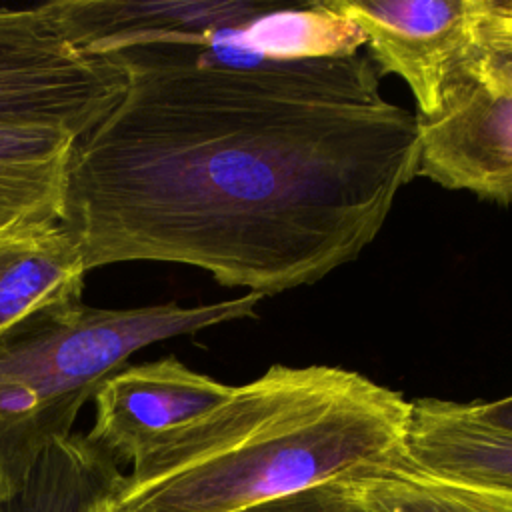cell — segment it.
Listing matches in <instances>:
<instances>
[{"mask_svg": "<svg viewBox=\"0 0 512 512\" xmlns=\"http://www.w3.org/2000/svg\"><path fill=\"white\" fill-rule=\"evenodd\" d=\"M106 58L126 88L74 150L64 218L86 270L186 264L262 296L314 284L416 176L418 116L364 56H264L224 30Z\"/></svg>", "mask_w": 512, "mask_h": 512, "instance_id": "1", "label": "cell"}, {"mask_svg": "<svg viewBox=\"0 0 512 512\" xmlns=\"http://www.w3.org/2000/svg\"><path fill=\"white\" fill-rule=\"evenodd\" d=\"M410 400L338 366L274 364L132 464L124 512H238L406 458Z\"/></svg>", "mask_w": 512, "mask_h": 512, "instance_id": "2", "label": "cell"}, {"mask_svg": "<svg viewBox=\"0 0 512 512\" xmlns=\"http://www.w3.org/2000/svg\"><path fill=\"white\" fill-rule=\"evenodd\" d=\"M262 294L178 306L76 304L0 346V500L16 494L44 450L68 438L80 408L128 358L162 340L254 316Z\"/></svg>", "mask_w": 512, "mask_h": 512, "instance_id": "3", "label": "cell"}, {"mask_svg": "<svg viewBox=\"0 0 512 512\" xmlns=\"http://www.w3.org/2000/svg\"><path fill=\"white\" fill-rule=\"evenodd\" d=\"M124 88V72L74 50L42 6L0 8V122L58 126L82 140Z\"/></svg>", "mask_w": 512, "mask_h": 512, "instance_id": "4", "label": "cell"}, {"mask_svg": "<svg viewBox=\"0 0 512 512\" xmlns=\"http://www.w3.org/2000/svg\"><path fill=\"white\" fill-rule=\"evenodd\" d=\"M338 20L352 24L380 74L400 76L430 118L452 80L466 68L478 34V0H324Z\"/></svg>", "mask_w": 512, "mask_h": 512, "instance_id": "5", "label": "cell"}, {"mask_svg": "<svg viewBox=\"0 0 512 512\" xmlns=\"http://www.w3.org/2000/svg\"><path fill=\"white\" fill-rule=\"evenodd\" d=\"M416 176L482 200L512 202V86L466 68L430 118H418Z\"/></svg>", "mask_w": 512, "mask_h": 512, "instance_id": "6", "label": "cell"}, {"mask_svg": "<svg viewBox=\"0 0 512 512\" xmlns=\"http://www.w3.org/2000/svg\"><path fill=\"white\" fill-rule=\"evenodd\" d=\"M234 386L200 374L174 356L124 366L94 394L96 418L86 434L112 460L136 462L164 438L198 420Z\"/></svg>", "mask_w": 512, "mask_h": 512, "instance_id": "7", "label": "cell"}, {"mask_svg": "<svg viewBox=\"0 0 512 512\" xmlns=\"http://www.w3.org/2000/svg\"><path fill=\"white\" fill-rule=\"evenodd\" d=\"M40 6L74 50L102 58L154 44H210L222 30L268 10L222 0H52Z\"/></svg>", "mask_w": 512, "mask_h": 512, "instance_id": "8", "label": "cell"}, {"mask_svg": "<svg viewBox=\"0 0 512 512\" xmlns=\"http://www.w3.org/2000/svg\"><path fill=\"white\" fill-rule=\"evenodd\" d=\"M84 254L64 222L0 234V346L82 302Z\"/></svg>", "mask_w": 512, "mask_h": 512, "instance_id": "9", "label": "cell"}, {"mask_svg": "<svg viewBox=\"0 0 512 512\" xmlns=\"http://www.w3.org/2000/svg\"><path fill=\"white\" fill-rule=\"evenodd\" d=\"M406 462L444 482L512 492V430L486 420L476 402L410 400Z\"/></svg>", "mask_w": 512, "mask_h": 512, "instance_id": "10", "label": "cell"}, {"mask_svg": "<svg viewBox=\"0 0 512 512\" xmlns=\"http://www.w3.org/2000/svg\"><path fill=\"white\" fill-rule=\"evenodd\" d=\"M78 142L58 126L0 122V234L64 222Z\"/></svg>", "mask_w": 512, "mask_h": 512, "instance_id": "11", "label": "cell"}, {"mask_svg": "<svg viewBox=\"0 0 512 512\" xmlns=\"http://www.w3.org/2000/svg\"><path fill=\"white\" fill-rule=\"evenodd\" d=\"M128 474L86 434L50 444L26 484L0 500V512H98L114 504Z\"/></svg>", "mask_w": 512, "mask_h": 512, "instance_id": "12", "label": "cell"}, {"mask_svg": "<svg viewBox=\"0 0 512 512\" xmlns=\"http://www.w3.org/2000/svg\"><path fill=\"white\" fill-rule=\"evenodd\" d=\"M358 480L386 512H512V492L444 482L412 468L406 458Z\"/></svg>", "mask_w": 512, "mask_h": 512, "instance_id": "13", "label": "cell"}, {"mask_svg": "<svg viewBox=\"0 0 512 512\" xmlns=\"http://www.w3.org/2000/svg\"><path fill=\"white\" fill-rule=\"evenodd\" d=\"M468 70L512 86V0H478V34Z\"/></svg>", "mask_w": 512, "mask_h": 512, "instance_id": "14", "label": "cell"}, {"mask_svg": "<svg viewBox=\"0 0 512 512\" xmlns=\"http://www.w3.org/2000/svg\"><path fill=\"white\" fill-rule=\"evenodd\" d=\"M238 512H386L356 478H340Z\"/></svg>", "mask_w": 512, "mask_h": 512, "instance_id": "15", "label": "cell"}, {"mask_svg": "<svg viewBox=\"0 0 512 512\" xmlns=\"http://www.w3.org/2000/svg\"><path fill=\"white\" fill-rule=\"evenodd\" d=\"M476 408L486 420L512 430V394L490 402H476Z\"/></svg>", "mask_w": 512, "mask_h": 512, "instance_id": "16", "label": "cell"}, {"mask_svg": "<svg viewBox=\"0 0 512 512\" xmlns=\"http://www.w3.org/2000/svg\"><path fill=\"white\" fill-rule=\"evenodd\" d=\"M98 512H124V510H120V508H116L114 504H108V506H104V508H100Z\"/></svg>", "mask_w": 512, "mask_h": 512, "instance_id": "17", "label": "cell"}]
</instances>
